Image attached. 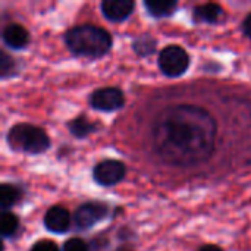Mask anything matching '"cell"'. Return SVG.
<instances>
[{
    "label": "cell",
    "mask_w": 251,
    "mask_h": 251,
    "mask_svg": "<svg viewBox=\"0 0 251 251\" xmlns=\"http://www.w3.org/2000/svg\"><path fill=\"white\" fill-rule=\"evenodd\" d=\"M216 132V121L206 109L194 104L171 106L156 118L153 147L169 165L194 166L212 156Z\"/></svg>",
    "instance_id": "1"
},
{
    "label": "cell",
    "mask_w": 251,
    "mask_h": 251,
    "mask_svg": "<svg viewBox=\"0 0 251 251\" xmlns=\"http://www.w3.org/2000/svg\"><path fill=\"white\" fill-rule=\"evenodd\" d=\"M65 41L72 53L93 59L104 56L112 47L110 34L90 24L71 28L65 35Z\"/></svg>",
    "instance_id": "2"
},
{
    "label": "cell",
    "mask_w": 251,
    "mask_h": 251,
    "mask_svg": "<svg viewBox=\"0 0 251 251\" xmlns=\"http://www.w3.org/2000/svg\"><path fill=\"white\" fill-rule=\"evenodd\" d=\"M7 143L15 151L40 154L50 147L49 135L38 126L29 124H18L7 132Z\"/></svg>",
    "instance_id": "3"
},
{
    "label": "cell",
    "mask_w": 251,
    "mask_h": 251,
    "mask_svg": "<svg viewBox=\"0 0 251 251\" xmlns=\"http://www.w3.org/2000/svg\"><path fill=\"white\" fill-rule=\"evenodd\" d=\"M159 66L162 72L171 78L181 76L190 66V56L181 46L171 44L162 50L159 56Z\"/></svg>",
    "instance_id": "4"
},
{
    "label": "cell",
    "mask_w": 251,
    "mask_h": 251,
    "mask_svg": "<svg viewBox=\"0 0 251 251\" xmlns=\"http://www.w3.org/2000/svg\"><path fill=\"white\" fill-rule=\"evenodd\" d=\"M125 99L119 88L115 87H106L96 90L90 96V104L101 112H113L124 106Z\"/></svg>",
    "instance_id": "5"
},
{
    "label": "cell",
    "mask_w": 251,
    "mask_h": 251,
    "mask_svg": "<svg viewBox=\"0 0 251 251\" xmlns=\"http://www.w3.org/2000/svg\"><path fill=\"white\" fill-rule=\"evenodd\" d=\"M93 176L99 185L112 187V185H116L118 182H121L124 179L125 166L122 162H118V160H112V159L103 160L94 168Z\"/></svg>",
    "instance_id": "6"
},
{
    "label": "cell",
    "mask_w": 251,
    "mask_h": 251,
    "mask_svg": "<svg viewBox=\"0 0 251 251\" xmlns=\"http://www.w3.org/2000/svg\"><path fill=\"white\" fill-rule=\"evenodd\" d=\"M107 215V206L103 203H85L75 213V224L79 229H88Z\"/></svg>",
    "instance_id": "7"
},
{
    "label": "cell",
    "mask_w": 251,
    "mask_h": 251,
    "mask_svg": "<svg viewBox=\"0 0 251 251\" xmlns=\"http://www.w3.org/2000/svg\"><path fill=\"white\" fill-rule=\"evenodd\" d=\"M44 226L54 234H63L71 226V215L65 207L53 206L46 212Z\"/></svg>",
    "instance_id": "8"
},
{
    "label": "cell",
    "mask_w": 251,
    "mask_h": 251,
    "mask_svg": "<svg viewBox=\"0 0 251 251\" xmlns=\"http://www.w3.org/2000/svg\"><path fill=\"white\" fill-rule=\"evenodd\" d=\"M134 10L132 0H104L101 3L103 15L112 22H121L126 19Z\"/></svg>",
    "instance_id": "9"
},
{
    "label": "cell",
    "mask_w": 251,
    "mask_h": 251,
    "mask_svg": "<svg viewBox=\"0 0 251 251\" xmlns=\"http://www.w3.org/2000/svg\"><path fill=\"white\" fill-rule=\"evenodd\" d=\"M3 41L10 49H24L29 43V34L26 28L19 24H9L3 29Z\"/></svg>",
    "instance_id": "10"
},
{
    "label": "cell",
    "mask_w": 251,
    "mask_h": 251,
    "mask_svg": "<svg viewBox=\"0 0 251 251\" xmlns=\"http://www.w3.org/2000/svg\"><path fill=\"white\" fill-rule=\"evenodd\" d=\"M194 18L200 22L216 24L224 18V9L216 3H206L194 9Z\"/></svg>",
    "instance_id": "11"
},
{
    "label": "cell",
    "mask_w": 251,
    "mask_h": 251,
    "mask_svg": "<svg viewBox=\"0 0 251 251\" xmlns=\"http://www.w3.org/2000/svg\"><path fill=\"white\" fill-rule=\"evenodd\" d=\"M144 6L151 16L165 18V16L172 15L178 4L174 0H146Z\"/></svg>",
    "instance_id": "12"
},
{
    "label": "cell",
    "mask_w": 251,
    "mask_h": 251,
    "mask_svg": "<svg viewBox=\"0 0 251 251\" xmlns=\"http://www.w3.org/2000/svg\"><path fill=\"white\" fill-rule=\"evenodd\" d=\"M19 197H21V191L16 187L3 184L0 187V206L3 209V212H7V209L15 206L18 203Z\"/></svg>",
    "instance_id": "13"
},
{
    "label": "cell",
    "mask_w": 251,
    "mask_h": 251,
    "mask_svg": "<svg viewBox=\"0 0 251 251\" xmlns=\"http://www.w3.org/2000/svg\"><path fill=\"white\" fill-rule=\"evenodd\" d=\"M69 131L78 137V138H84L88 134H91L93 131H96V125L93 122H90L85 116H78L75 118L71 124H69Z\"/></svg>",
    "instance_id": "14"
},
{
    "label": "cell",
    "mask_w": 251,
    "mask_h": 251,
    "mask_svg": "<svg viewBox=\"0 0 251 251\" xmlns=\"http://www.w3.org/2000/svg\"><path fill=\"white\" fill-rule=\"evenodd\" d=\"M19 228V221L16 218V215H13L12 212H3L1 218H0V231L3 237H10L15 235V232Z\"/></svg>",
    "instance_id": "15"
},
{
    "label": "cell",
    "mask_w": 251,
    "mask_h": 251,
    "mask_svg": "<svg viewBox=\"0 0 251 251\" xmlns=\"http://www.w3.org/2000/svg\"><path fill=\"white\" fill-rule=\"evenodd\" d=\"M156 49V41L149 37V35H144V37H140L135 43H134V50L140 54V56H149Z\"/></svg>",
    "instance_id": "16"
},
{
    "label": "cell",
    "mask_w": 251,
    "mask_h": 251,
    "mask_svg": "<svg viewBox=\"0 0 251 251\" xmlns=\"http://www.w3.org/2000/svg\"><path fill=\"white\" fill-rule=\"evenodd\" d=\"M63 251H88V246L79 238H72L65 243Z\"/></svg>",
    "instance_id": "17"
},
{
    "label": "cell",
    "mask_w": 251,
    "mask_h": 251,
    "mask_svg": "<svg viewBox=\"0 0 251 251\" xmlns=\"http://www.w3.org/2000/svg\"><path fill=\"white\" fill-rule=\"evenodd\" d=\"M12 69H13V60L6 54L1 53V59H0V71H1V76L6 78L9 75H12Z\"/></svg>",
    "instance_id": "18"
},
{
    "label": "cell",
    "mask_w": 251,
    "mask_h": 251,
    "mask_svg": "<svg viewBox=\"0 0 251 251\" xmlns=\"http://www.w3.org/2000/svg\"><path fill=\"white\" fill-rule=\"evenodd\" d=\"M31 251H59V247L50 240H41L32 246Z\"/></svg>",
    "instance_id": "19"
},
{
    "label": "cell",
    "mask_w": 251,
    "mask_h": 251,
    "mask_svg": "<svg viewBox=\"0 0 251 251\" xmlns=\"http://www.w3.org/2000/svg\"><path fill=\"white\" fill-rule=\"evenodd\" d=\"M243 28H244V32H246V35L247 37H250L251 38V13L246 18V21H244V25H243Z\"/></svg>",
    "instance_id": "20"
},
{
    "label": "cell",
    "mask_w": 251,
    "mask_h": 251,
    "mask_svg": "<svg viewBox=\"0 0 251 251\" xmlns=\"http://www.w3.org/2000/svg\"><path fill=\"white\" fill-rule=\"evenodd\" d=\"M199 251H222L218 246H204V247H201Z\"/></svg>",
    "instance_id": "21"
},
{
    "label": "cell",
    "mask_w": 251,
    "mask_h": 251,
    "mask_svg": "<svg viewBox=\"0 0 251 251\" xmlns=\"http://www.w3.org/2000/svg\"><path fill=\"white\" fill-rule=\"evenodd\" d=\"M122 251H125V250H122Z\"/></svg>",
    "instance_id": "22"
}]
</instances>
